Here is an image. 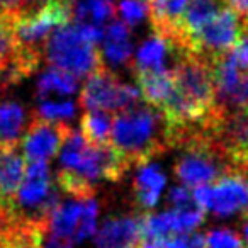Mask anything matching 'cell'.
Masks as SVG:
<instances>
[{
    "label": "cell",
    "mask_w": 248,
    "mask_h": 248,
    "mask_svg": "<svg viewBox=\"0 0 248 248\" xmlns=\"http://www.w3.org/2000/svg\"><path fill=\"white\" fill-rule=\"evenodd\" d=\"M110 143L129 167L152 162L172 148L165 114L145 100L112 114Z\"/></svg>",
    "instance_id": "1"
},
{
    "label": "cell",
    "mask_w": 248,
    "mask_h": 248,
    "mask_svg": "<svg viewBox=\"0 0 248 248\" xmlns=\"http://www.w3.org/2000/svg\"><path fill=\"white\" fill-rule=\"evenodd\" d=\"M247 29V21L241 19L233 9L224 5L199 31L187 36L184 51L192 53L213 63L226 56L236 46L238 39Z\"/></svg>",
    "instance_id": "6"
},
{
    "label": "cell",
    "mask_w": 248,
    "mask_h": 248,
    "mask_svg": "<svg viewBox=\"0 0 248 248\" xmlns=\"http://www.w3.org/2000/svg\"><path fill=\"white\" fill-rule=\"evenodd\" d=\"M228 60L240 75H248V29L238 39L236 46L228 53Z\"/></svg>",
    "instance_id": "25"
},
{
    "label": "cell",
    "mask_w": 248,
    "mask_h": 248,
    "mask_svg": "<svg viewBox=\"0 0 248 248\" xmlns=\"http://www.w3.org/2000/svg\"><path fill=\"white\" fill-rule=\"evenodd\" d=\"M38 114H41L43 117H48L53 121H68L75 112V106L70 100H63V102H53V100H41L39 104V110H36Z\"/></svg>",
    "instance_id": "24"
},
{
    "label": "cell",
    "mask_w": 248,
    "mask_h": 248,
    "mask_svg": "<svg viewBox=\"0 0 248 248\" xmlns=\"http://www.w3.org/2000/svg\"><path fill=\"white\" fill-rule=\"evenodd\" d=\"M62 169L97 186L99 180L119 182L131 167L119 155L112 143L90 145L80 133H72L62 146Z\"/></svg>",
    "instance_id": "2"
},
{
    "label": "cell",
    "mask_w": 248,
    "mask_h": 248,
    "mask_svg": "<svg viewBox=\"0 0 248 248\" xmlns=\"http://www.w3.org/2000/svg\"><path fill=\"white\" fill-rule=\"evenodd\" d=\"M204 248H245L243 238L231 230H211L204 234Z\"/></svg>",
    "instance_id": "23"
},
{
    "label": "cell",
    "mask_w": 248,
    "mask_h": 248,
    "mask_svg": "<svg viewBox=\"0 0 248 248\" xmlns=\"http://www.w3.org/2000/svg\"><path fill=\"white\" fill-rule=\"evenodd\" d=\"M78 85V78H75L70 73L58 70L55 66L48 70L45 75L41 77L38 83V97L39 99H46L49 93H56V95H68L77 90Z\"/></svg>",
    "instance_id": "19"
},
{
    "label": "cell",
    "mask_w": 248,
    "mask_h": 248,
    "mask_svg": "<svg viewBox=\"0 0 248 248\" xmlns=\"http://www.w3.org/2000/svg\"><path fill=\"white\" fill-rule=\"evenodd\" d=\"M189 0H146L148 16L156 36L169 46L175 45L180 34V19Z\"/></svg>",
    "instance_id": "12"
},
{
    "label": "cell",
    "mask_w": 248,
    "mask_h": 248,
    "mask_svg": "<svg viewBox=\"0 0 248 248\" xmlns=\"http://www.w3.org/2000/svg\"><path fill=\"white\" fill-rule=\"evenodd\" d=\"M43 2L45 0H0V7L12 12H21L26 11V9L36 7V5L43 4Z\"/></svg>",
    "instance_id": "27"
},
{
    "label": "cell",
    "mask_w": 248,
    "mask_h": 248,
    "mask_svg": "<svg viewBox=\"0 0 248 248\" xmlns=\"http://www.w3.org/2000/svg\"><path fill=\"white\" fill-rule=\"evenodd\" d=\"M97 206L93 199L60 201L49 217V233L58 243H77L93 234Z\"/></svg>",
    "instance_id": "10"
},
{
    "label": "cell",
    "mask_w": 248,
    "mask_h": 248,
    "mask_svg": "<svg viewBox=\"0 0 248 248\" xmlns=\"http://www.w3.org/2000/svg\"><path fill=\"white\" fill-rule=\"evenodd\" d=\"M104 48L114 63L131 65V43H129V28L126 22L114 21L102 31Z\"/></svg>",
    "instance_id": "16"
},
{
    "label": "cell",
    "mask_w": 248,
    "mask_h": 248,
    "mask_svg": "<svg viewBox=\"0 0 248 248\" xmlns=\"http://www.w3.org/2000/svg\"><path fill=\"white\" fill-rule=\"evenodd\" d=\"M140 100L141 93L135 87L119 82V78L107 66L87 75L78 97V104L85 109L107 110L112 114Z\"/></svg>",
    "instance_id": "8"
},
{
    "label": "cell",
    "mask_w": 248,
    "mask_h": 248,
    "mask_svg": "<svg viewBox=\"0 0 248 248\" xmlns=\"http://www.w3.org/2000/svg\"><path fill=\"white\" fill-rule=\"evenodd\" d=\"M16 38L22 48L32 49L45 56V46L49 34L60 26L72 22L75 16L73 0H45L36 7L14 12Z\"/></svg>",
    "instance_id": "5"
},
{
    "label": "cell",
    "mask_w": 248,
    "mask_h": 248,
    "mask_svg": "<svg viewBox=\"0 0 248 248\" xmlns=\"http://www.w3.org/2000/svg\"><path fill=\"white\" fill-rule=\"evenodd\" d=\"M247 26H248V21H247Z\"/></svg>",
    "instance_id": "33"
},
{
    "label": "cell",
    "mask_w": 248,
    "mask_h": 248,
    "mask_svg": "<svg viewBox=\"0 0 248 248\" xmlns=\"http://www.w3.org/2000/svg\"><path fill=\"white\" fill-rule=\"evenodd\" d=\"M72 133L66 121H53L32 112L31 121L24 128L19 146L26 162H48L56 156Z\"/></svg>",
    "instance_id": "9"
},
{
    "label": "cell",
    "mask_w": 248,
    "mask_h": 248,
    "mask_svg": "<svg viewBox=\"0 0 248 248\" xmlns=\"http://www.w3.org/2000/svg\"><path fill=\"white\" fill-rule=\"evenodd\" d=\"M241 221H243V233H245V240L248 243V214L241 216Z\"/></svg>",
    "instance_id": "32"
},
{
    "label": "cell",
    "mask_w": 248,
    "mask_h": 248,
    "mask_svg": "<svg viewBox=\"0 0 248 248\" xmlns=\"http://www.w3.org/2000/svg\"><path fill=\"white\" fill-rule=\"evenodd\" d=\"M230 9H233L241 19L248 21V0H224Z\"/></svg>",
    "instance_id": "28"
},
{
    "label": "cell",
    "mask_w": 248,
    "mask_h": 248,
    "mask_svg": "<svg viewBox=\"0 0 248 248\" xmlns=\"http://www.w3.org/2000/svg\"><path fill=\"white\" fill-rule=\"evenodd\" d=\"M140 216H112L97 234V248H133L138 238Z\"/></svg>",
    "instance_id": "14"
},
{
    "label": "cell",
    "mask_w": 248,
    "mask_h": 248,
    "mask_svg": "<svg viewBox=\"0 0 248 248\" xmlns=\"http://www.w3.org/2000/svg\"><path fill=\"white\" fill-rule=\"evenodd\" d=\"M45 56L51 66L75 78H82L106 66L97 41L87 34L82 26H73L72 22L60 26L49 34Z\"/></svg>",
    "instance_id": "3"
},
{
    "label": "cell",
    "mask_w": 248,
    "mask_h": 248,
    "mask_svg": "<svg viewBox=\"0 0 248 248\" xmlns=\"http://www.w3.org/2000/svg\"><path fill=\"white\" fill-rule=\"evenodd\" d=\"M58 202L60 197L49 175L48 162H32L26 167V173L7 214L16 219L49 224V217Z\"/></svg>",
    "instance_id": "4"
},
{
    "label": "cell",
    "mask_w": 248,
    "mask_h": 248,
    "mask_svg": "<svg viewBox=\"0 0 248 248\" xmlns=\"http://www.w3.org/2000/svg\"><path fill=\"white\" fill-rule=\"evenodd\" d=\"M7 223H9V214H7V211H5V207L0 204V233L7 226Z\"/></svg>",
    "instance_id": "29"
},
{
    "label": "cell",
    "mask_w": 248,
    "mask_h": 248,
    "mask_svg": "<svg viewBox=\"0 0 248 248\" xmlns=\"http://www.w3.org/2000/svg\"><path fill=\"white\" fill-rule=\"evenodd\" d=\"M133 180V201L143 211H148L158 202L162 189L165 186L163 172L156 165H140Z\"/></svg>",
    "instance_id": "15"
},
{
    "label": "cell",
    "mask_w": 248,
    "mask_h": 248,
    "mask_svg": "<svg viewBox=\"0 0 248 248\" xmlns=\"http://www.w3.org/2000/svg\"><path fill=\"white\" fill-rule=\"evenodd\" d=\"M0 248H14V245L7 240L4 233H0Z\"/></svg>",
    "instance_id": "31"
},
{
    "label": "cell",
    "mask_w": 248,
    "mask_h": 248,
    "mask_svg": "<svg viewBox=\"0 0 248 248\" xmlns=\"http://www.w3.org/2000/svg\"><path fill=\"white\" fill-rule=\"evenodd\" d=\"M119 11L126 24L135 26L148 14V5L146 0H121Z\"/></svg>",
    "instance_id": "26"
},
{
    "label": "cell",
    "mask_w": 248,
    "mask_h": 248,
    "mask_svg": "<svg viewBox=\"0 0 248 248\" xmlns=\"http://www.w3.org/2000/svg\"><path fill=\"white\" fill-rule=\"evenodd\" d=\"M167 53H170L169 45L165 43V39L155 34V38L148 39V41L140 48L138 55H136V60L131 62L133 70L162 68Z\"/></svg>",
    "instance_id": "20"
},
{
    "label": "cell",
    "mask_w": 248,
    "mask_h": 248,
    "mask_svg": "<svg viewBox=\"0 0 248 248\" xmlns=\"http://www.w3.org/2000/svg\"><path fill=\"white\" fill-rule=\"evenodd\" d=\"M14 21V12L0 7V68L11 62L19 49Z\"/></svg>",
    "instance_id": "22"
},
{
    "label": "cell",
    "mask_w": 248,
    "mask_h": 248,
    "mask_svg": "<svg viewBox=\"0 0 248 248\" xmlns=\"http://www.w3.org/2000/svg\"><path fill=\"white\" fill-rule=\"evenodd\" d=\"M211 133L234 167L248 169V107L233 110L217 109Z\"/></svg>",
    "instance_id": "11"
},
{
    "label": "cell",
    "mask_w": 248,
    "mask_h": 248,
    "mask_svg": "<svg viewBox=\"0 0 248 248\" xmlns=\"http://www.w3.org/2000/svg\"><path fill=\"white\" fill-rule=\"evenodd\" d=\"M26 128V112L17 102H0V145L19 143Z\"/></svg>",
    "instance_id": "18"
},
{
    "label": "cell",
    "mask_w": 248,
    "mask_h": 248,
    "mask_svg": "<svg viewBox=\"0 0 248 248\" xmlns=\"http://www.w3.org/2000/svg\"><path fill=\"white\" fill-rule=\"evenodd\" d=\"M133 72L136 75L143 100L156 109H162L173 92L172 70L162 66V68L133 70Z\"/></svg>",
    "instance_id": "13"
},
{
    "label": "cell",
    "mask_w": 248,
    "mask_h": 248,
    "mask_svg": "<svg viewBox=\"0 0 248 248\" xmlns=\"http://www.w3.org/2000/svg\"><path fill=\"white\" fill-rule=\"evenodd\" d=\"M216 106L221 110L248 107V75H240L230 87L216 92Z\"/></svg>",
    "instance_id": "21"
},
{
    "label": "cell",
    "mask_w": 248,
    "mask_h": 248,
    "mask_svg": "<svg viewBox=\"0 0 248 248\" xmlns=\"http://www.w3.org/2000/svg\"><path fill=\"white\" fill-rule=\"evenodd\" d=\"M194 197L206 211L226 217L248 214V169L234 167L207 186L194 189Z\"/></svg>",
    "instance_id": "7"
},
{
    "label": "cell",
    "mask_w": 248,
    "mask_h": 248,
    "mask_svg": "<svg viewBox=\"0 0 248 248\" xmlns=\"http://www.w3.org/2000/svg\"><path fill=\"white\" fill-rule=\"evenodd\" d=\"M112 129V112L97 109H87L80 119V135L90 145L110 143Z\"/></svg>",
    "instance_id": "17"
},
{
    "label": "cell",
    "mask_w": 248,
    "mask_h": 248,
    "mask_svg": "<svg viewBox=\"0 0 248 248\" xmlns=\"http://www.w3.org/2000/svg\"><path fill=\"white\" fill-rule=\"evenodd\" d=\"M245 248H248V247H245Z\"/></svg>",
    "instance_id": "34"
},
{
    "label": "cell",
    "mask_w": 248,
    "mask_h": 248,
    "mask_svg": "<svg viewBox=\"0 0 248 248\" xmlns=\"http://www.w3.org/2000/svg\"><path fill=\"white\" fill-rule=\"evenodd\" d=\"M45 248H70V247H66V245H63V243H58V241H55L53 238H49V240H46Z\"/></svg>",
    "instance_id": "30"
}]
</instances>
